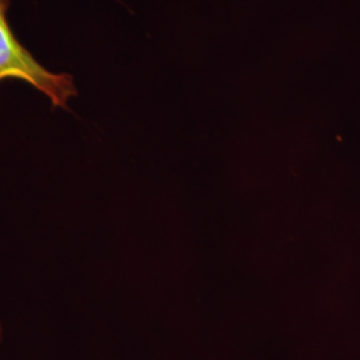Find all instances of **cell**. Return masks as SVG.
Segmentation results:
<instances>
[{
    "label": "cell",
    "mask_w": 360,
    "mask_h": 360,
    "mask_svg": "<svg viewBox=\"0 0 360 360\" xmlns=\"http://www.w3.org/2000/svg\"><path fill=\"white\" fill-rule=\"evenodd\" d=\"M11 1L0 0V82L23 80L44 94L53 107L65 108L68 101L77 95L74 77L49 71L15 38L7 20Z\"/></svg>",
    "instance_id": "1"
},
{
    "label": "cell",
    "mask_w": 360,
    "mask_h": 360,
    "mask_svg": "<svg viewBox=\"0 0 360 360\" xmlns=\"http://www.w3.org/2000/svg\"><path fill=\"white\" fill-rule=\"evenodd\" d=\"M0 338H1V326H0Z\"/></svg>",
    "instance_id": "2"
}]
</instances>
